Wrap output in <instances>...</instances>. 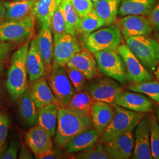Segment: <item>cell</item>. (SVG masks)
Returning a JSON list of instances; mask_svg holds the SVG:
<instances>
[{
	"label": "cell",
	"mask_w": 159,
	"mask_h": 159,
	"mask_svg": "<svg viewBox=\"0 0 159 159\" xmlns=\"http://www.w3.org/2000/svg\"><path fill=\"white\" fill-rule=\"evenodd\" d=\"M4 70V64L3 63H2L1 61H0V74H1L3 71Z\"/></svg>",
	"instance_id": "obj_47"
},
{
	"label": "cell",
	"mask_w": 159,
	"mask_h": 159,
	"mask_svg": "<svg viewBox=\"0 0 159 159\" xmlns=\"http://www.w3.org/2000/svg\"><path fill=\"white\" fill-rule=\"evenodd\" d=\"M99 70L122 84L127 81L124 61L117 50H106L94 53Z\"/></svg>",
	"instance_id": "obj_7"
},
{
	"label": "cell",
	"mask_w": 159,
	"mask_h": 159,
	"mask_svg": "<svg viewBox=\"0 0 159 159\" xmlns=\"http://www.w3.org/2000/svg\"><path fill=\"white\" fill-rule=\"evenodd\" d=\"M136 142L132 159H153L150 138V121L142 118L136 126Z\"/></svg>",
	"instance_id": "obj_14"
},
{
	"label": "cell",
	"mask_w": 159,
	"mask_h": 159,
	"mask_svg": "<svg viewBox=\"0 0 159 159\" xmlns=\"http://www.w3.org/2000/svg\"><path fill=\"white\" fill-rule=\"evenodd\" d=\"M127 45L144 67L154 71L159 62V43L146 36H133L126 39Z\"/></svg>",
	"instance_id": "obj_4"
},
{
	"label": "cell",
	"mask_w": 159,
	"mask_h": 159,
	"mask_svg": "<svg viewBox=\"0 0 159 159\" xmlns=\"http://www.w3.org/2000/svg\"><path fill=\"white\" fill-rule=\"evenodd\" d=\"M68 78L74 87L75 90L82 91L85 85V78L84 75L80 71L75 68H70L64 66Z\"/></svg>",
	"instance_id": "obj_36"
},
{
	"label": "cell",
	"mask_w": 159,
	"mask_h": 159,
	"mask_svg": "<svg viewBox=\"0 0 159 159\" xmlns=\"http://www.w3.org/2000/svg\"><path fill=\"white\" fill-rule=\"evenodd\" d=\"M30 44V41L27 40L26 43L13 54L11 63L7 72L5 84L13 102L18 100L27 87L28 72L26 61Z\"/></svg>",
	"instance_id": "obj_2"
},
{
	"label": "cell",
	"mask_w": 159,
	"mask_h": 159,
	"mask_svg": "<svg viewBox=\"0 0 159 159\" xmlns=\"http://www.w3.org/2000/svg\"><path fill=\"white\" fill-rule=\"evenodd\" d=\"M115 115V110L111 104L94 101L90 113L93 127L102 133L110 124Z\"/></svg>",
	"instance_id": "obj_19"
},
{
	"label": "cell",
	"mask_w": 159,
	"mask_h": 159,
	"mask_svg": "<svg viewBox=\"0 0 159 159\" xmlns=\"http://www.w3.org/2000/svg\"><path fill=\"white\" fill-rule=\"evenodd\" d=\"M49 84L57 100L58 107H67L75 92L74 87L68 78L66 69L53 63L50 70Z\"/></svg>",
	"instance_id": "obj_6"
},
{
	"label": "cell",
	"mask_w": 159,
	"mask_h": 159,
	"mask_svg": "<svg viewBox=\"0 0 159 159\" xmlns=\"http://www.w3.org/2000/svg\"><path fill=\"white\" fill-rule=\"evenodd\" d=\"M11 48L10 42L0 41V61L5 60L8 56Z\"/></svg>",
	"instance_id": "obj_41"
},
{
	"label": "cell",
	"mask_w": 159,
	"mask_h": 159,
	"mask_svg": "<svg viewBox=\"0 0 159 159\" xmlns=\"http://www.w3.org/2000/svg\"><path fill=\"white\" fill-rule=\"evenodd\" d=\"M59 107L56 104L51 103L39 109L37 124L48 131L51 137L55 136L57 128Z\"/></svg>",
	"instance_id": "obj_25"
},
{
	"label": "cell",
	"mask_w": 159,
	"mask_h": 159,
	"mask_svg": "<svg viewBox=\"0 0 159 159\" xmlns=\"http://www.w3.org/2000/svg\"><path fill=\"white\" fill-rule=\"evenodd\" d=\"M93 127L90 116L74 113L67 107H60L54 143L57 148H63L80 133Z\"/></svg>",
	"instance_id": "obj_1"
},
{
	"label": "cell",
	"mask_w": 159,
	"mask_h": 159,
	"mask_svg": "<svg viewBox=\"0 0 159 159\" xmlns=\"http://www.w3.org/2000/svg\"><path fill=\"white\" fill-rule=\"evenodd\" d=\"M66 66L79 70L87 79L96 78L99 75V69L94 56L87 48L75 54Z\"/></svg>",
	"instance_id": "obj_15"
},
{
	"label": "cell",
	"mask_w": 159,
	"mask_h": 159,
	"mask_svg": "<svg viewBox=\"0 0 159 159\" xmlns=\"http://www.w3.org/2000/svg\"><path fill=\"white\" fill-rule=\"evenodd\" d=\"M94 101L88 91H77L74 93L67 107L77 114L90 116L91 106Z\"/></svg>",
	"instance_id": "obj_28"
},
{
	"label": "cell",
	"mask_w": 159,
	"mask_h": 159,
	"mask_svg": "<svg viewBox=\"0 0 159 159\" xmlns=\"http://www.w3.org/2000/svg\"><path fill=\"white\" fill-rule=\"evenodd\" d=\"M157 40H158V42H159V34L158 35H157Z\"/></svg>",
	"instance_id": "obj_50"
},
{
	"label": "cell",
	"mask_w": 159,
	"mask_h": 159,
	"mask_svg": "<svg viewBox=\"0 0 159 159\" xmlns=\"http://www.w3.org/2000/svg\"><path fill=\"white\" fill-rule=\"evenodd\" d=\"M106 25L105 23L97 15L93 8L84 16L81 17V34L88 35Z\"/></svg>",
	"instance_id": "obj_31"
},
{
	"label": "cell",
	"mask_w": 159,
	"mask_h": 159,
	"mask_svg": "<svg viewBox=\"0 0 159 159\" xmlns=\"http://www.w3.org/2000/svg\"><path fill=\"white\" fill-rule=\"evenodd\" d=\"M75 159H110L104 144L100 143L95 144L91 148L74 156Z\"/></svg>",
	"instance_id": "obj_34"
},
{
	"label": "cell",
	"mask_w": 159,
	"mask_h": 159,
	"mask_svg": "<svg viewBox=\"0 0 159 159\" xmlns=\"http://www.w3.org/2000/svg\"><path fill=\"white\" fill-rule=\"evenodd\" d=\"M50 27L54 34V37L67 33L66 21L61 1L57 6L51 17Z\"/></svg>",
	"instance_id": "obj_33"
},
{
	"label": "cell",
	"mask_w": 159,
	"mask_h": 159,
	"mask_svg": "<svg viewBox=\"0 0 159 159\" xmlns=\"http://www.w3.org/2000/svg\"><path fill=\"white\" fill-rule=\"evenodd\" d=\"M53 63L66 66L75 54L82 50L75 35L66 33L54 37Z\"/></svg>",
	"instance_id": "obj_10"
},
{
	"label": "cell",
	"mask_w": 159,
	"mask_h": 159,
	"mask_svg": "<svg viewBox=\"0 0 159 159\" xmlns=\"http://www.w3.org/2000/svg\"><path fill=\"white\" fill-rule=\"evenodd\" d=\"M61 4L66 21L67 33L73 35L81 34V18L74 10L70 0H61Z\"/></svg>",
	"instance_id": "obj_29"
},
{
	"label": "cell",
	"mask_w": 159,
	"mask_h": 159,
	"mask_svg": "<svg viewBox=\"0 0 159 159\" xmlns=\"http://www.w3.org/2000/svg\"><path fill=\"white\" fill-rule=\"evenodd\" d=\"M155 74H156V77H157V79L159 80V62L157 66V67L155 70Z\"/></svg>",
	"instance_id": "obj_45"
},
{
	"label": "cell",
	"mask_w": 159,
	"mask_h": 159,
	"mask_svg": "<svg viewBox=\"0 0 159 159\" xmlns=\"http://www.w3.org/2000/svg\"><path fill=\"white\" fill-rule=\"evenodd\" d=\"M6 8L3 4L0 3V24L2 23L3 18L5 17Z\"/></svg>",
	"instance_id": "obj_44"
},
{
	"label": "cell",
	"mask_w": 159,
	"mask_h": 159,
	"mask_svg": "<svg viewBox=\"0 0 159 159\" xmlns=\"http://www.w3.org/2000/svg\"><path fill=\"white\" fill-rule=\"evenodd\" d=\"M20 99L19 113L21 119L29 127L34 125L37 119L38 111L31 96L30 89H26Z\"/></svg>",
	"instance_id": "obj_27"
},
{
	"label": "cell",
	"mask_w": 159,
	"mask_h": 159,
	"mask_svg": "<svg viewBox=\"0 0 159 159\" xmlns=\"http://www.w3.org/2000/svg\"><path fill=\"white\" fill-rule=\"evenodd\" d=\"M25 144L37 159L52 148L51 136L48 131L37 125L31 127L25 137Z\"/></svg>",
	"instance_id": "obj_13"
},
{
	"label": "cell",
	"mask_w": 159,
	"mask_h": 159,
	"mask_svg": "<svg viewBox=\"0 0 159 159\" xmlns=\"http://www.w3.org/2000/svg\"><path fill=\"white\" fill-rule=\"evenodd\" d=\"M35 17L33 13L23 20L1 23L0 41L17 43L29 40L34 33Z\"/></svg>",
	"instance_id": "obj_8"
},
{
	"label": "cell",
	"mask_w": 159,
	"mask_h": 159,
	"mask_svg": "<svg viewBox=\"0 0 159 159\" xmlns=\"http://www.w3.org/2000/svg\"><path fill=\"white\" fill-rule=\"evenodd\" d=\"M61 0H37L34 7L35 17L41 24L50 25L51 17Z\"/></svg>",
	"instance_id": "obj_30"
},
{
	"label": "cell",
	"mask_w": 159,
	"mask_h": 159,
	"mask_svg": "<svg viewBox=\"0 0 159 159\" xmlns=\"http://www.w3.org/2000/svg\"><path fill=\"white\" fill-rule=\"evenodd\" d=\"M32 153H33L32 152L29 148V147L26 146V144H23L21 147V150L19 156V159H33Z\"/></svg>",
	"instance_id": "obj_43"
},
{
	"label": "cell",
	"mask_w": 159,
	"mask_h": 159,
	"mask_svg": "<svg viewBox=\"0 0 159 159\" xmlns=\"http://www.w3.org/2000/svg\"><path fill=\"white\" fill-rule=\"evenodd\" d=\"M41 28L37 36L39 49L43 59L46 70H51L53 60L54 43L52 32L50 24H41Z\"/></svg>",
	"instance_id": "obj_20"
},
{
	"label": "cell",
	"mask_w": 159,
	"mask_h": 159,
	"mask_svg": "<svg viewBox=\"0 0 159 159\" xmlns=\"http://www.w3.org/2000/svg\"><path fill=\"white\" fill-rule=\"evenodd\" d=\"M115 110V115L111 121L102 131L100 142L103 144L133 130L143 117L142 113L136 112L111 103Z\"/></svg>",
	"instance_id": "obj_3"
},
{
	"label": "cell",
	"mask_w": 159,
	"mask_h": 159,
	"mask_svg": "<svg viewBox=\"0 0 159 159\" xmlns=\"http://www.w3.org/2000/svg\"><path fill=\"white\" fill-rule=\"evenodd\" d=\"M117 51L125 63L128 81L133 83H138L153 79L152 75L140 63L127 44H120Z\"/></svg>",
	"instance_id": "obj_9"
},
{
	"label": "cell",
	"mask_w": 159,
	"mask_h": 159,
	"mask_svg": "<svg viewBox=\"0 0 159 159\" xmlns=\"http://www.w3.org/2000/svg\"><path fill=\"white\" fill-rule=\"evenodd\" d=\"M129 90L136 93H143L155 102H159V83L157 81H144L134 83Z\"/></svg>",
	"instance_id": "obj_32"
},
{
	"label": "cell",
	"mask_w": 159,
	"mask_h": 159,
	"mask_svg": "<svg viewBox=\"0 0 159 159\" xmlns=\"http://www.w3.org/2000/svg\"><path fill=\"white\" fill-rule=\"evenodd\" d=\"M121 1V0H98L93 4V8L106 25H109L116 19Z\"/></svg>",
	"instance_id": "obj_26"
},
{
	"label": "cell",
	"mask_w": 159,
	"mask_h": 159,
	"mask_svg": "<svg viewBox=\"0 0 159 159\" xmlns=\"http://www.w3.org/2000/svg\"><path fill=\"white\" fill-rule=\"evenodd\" d=\"M30 89L31 98L38 109L51 103H55L57 105L56 98L43 77L33 82Z\"/></svg>",
	"instance_id": "obj_21"
},
{
	"label": "cell",
	"mask_w": 159,
	"mask_h": 159,
	"mask_svg": "<svg viewBox=\"0 0 159 159\" xmlns=\"http://www.w3.org/2000/svg\"><path fill=\"white\" fill-rule=\"evenodd\" d=\"M61 157V154L58 151L51 148L46 153L44 154L41 156H40L39 159H59Z\"/></svg>",
	"instance_id": "obj_42"
},
{
	"label": "cell",
	"mask_w": 159,
	"mask_h": 159,
	"mask_svg": "<svg viewBox=\"0 0 159 159\" xmlns=\"http://www.w3.org/2000/svg\"><path fill=\"white\" fill-rule=\"evenodd\" d=\"M37 0L18 1L6 2L3 4L6 8L5 17L7 20H20L34 12Z\"/></svg>",
	"instance_id": "obj_23"
},
{
	"label": "cell",
	"mask_w": 159,
	"mask_h": 159,
	"mask_svg": "<svg viewBox=\"0 0 159 159\" xmlns=\"http://www.w3.org/2000/svg\"><path fill=\"white\" fill-rule=\"evenodd\" d=\"M2 96H3V89H2V85H1V83L0 82V102L2 100Z\"/></svg>",
	"instance_id": "obj_46"
},
{
	"label": "cell",
	"mask_w": 159,
	"mask_h": 159,
	"mask_svg": "<svg viewBox=\"0 0 159 159\" xmlns=\"http://www.w3.org/2000/svg\"><path fill=\"white\" fill-rule=\"evenodd\" d=\"M10 120L4 111H0V153L4 151L6 139L8 136Z\"/></svg>",
	"instance_id": "obj_37"
},
{
	"label": "cell",
	"mask_w": 159,
	"mask_h": 159,
	"mask_svg": "<svg viewBox=\"0 0 159 159\" xmlns=\"http://www.w3.org/2000/svg\"><path fill=\"white\" fill-rule=\"evenodd\" d=\"M125 39L133 36H147L153 27L148 18L143 15H128L121 19L118 24Z\"/></svg>",
	"instance_id": "obj_12"
},
{
	"label": "cell",
	"mask_w": 159,
	"mask_h": 159,
	"mask_svg": "<svg viewBox=\"0 0 159 159\" xmlns=\"http://www.w3.org/2000/svg\"><path fill=\"white\" fill-rule=\"evenodd\" d=\"M26 66L29 80L31 83L43 77L45 74L46 67L39 49L37 37L30 41Z\"/></svg>",
	"instance_id": "obj_18"
},
{
	"label": "cell",
	"mask_w": 159,
	"mask_h": 159,
	"mask_svg": "<svg viewBox=\"0 0 159 159\" xmlns=\"http://www.w3.org/2000/svg\"><path fill=\"white\" fill-rule=\"evenodd\" d=\"M156 0H121L118 14L121 17L128 15H146L153 10Z\"/></svg>",
	"instance_id": "obj_24"
},
{
	"label": "cell",
	"mask_w": 159,
	"mask_h": 159,
	"mask_svg": "<svg viewBox=\"0 0 159 159\" xmlns=\"http://www.w3.org/2000/svg\"><path fill=\"white\" fill-rule=\"evenodd\" d=\"M19 146L18 143L16 140L12 141L10 146L6 151V152L2 154L1 159H16L17 158Z\"/></svg>",
	"instance_id": "obj_39"
},
{
	"label": "cell",
	"mask_w": 159,
	"mask_h": 159,
	"mask_svg": "<svg viewBox=\"0 0 159 159\" xmlns=\"http://www.w3.org/2000/svg\"><path fill=\"white\" fill-rule=\"evenodd\" d=\"M94 101L113 103L117 96L123 91L122 87L114 80L104 78L91 83L87 88Z\"/></svg>",
	"instance_id": "obj_11"
},
{
	"label": "cell",
	"mask_w": 159,
	"mask_h": 159,
	"mask_svg": "<svg viewBox=\"0 0 159 159\" xmlns=\"http://www.w3.org/2000/svg\"><path fill=\"white\" fill-rule=\"evenodd\" d=\"M157 119H158L159 123V110H158L157 111Z\"/></svg>",
	"instance_id": "obj_48"
},
{
	"label": "cell",
	"mask_w": 159,
	"mask_h": 159,
	"mask_svg": "<svg viewBox=\"0 0 159 159\" xmlns=\"http://www.w3.org/2000/svg\"><path fill=\"white\" fill-rule=\"evenodd\" d=\"M20 1H32V0H20Z\"/></svg>",
	"instance_id": "obj_52"
},
{
	"label": "cell",
	"mask_w": 159,
	"mask_h": 159,
	"mask_svg": "<svg viewBox=\"0 0 159 159\" xmlns=\"http://www.w3.org/2000/svg\"><path fill=\"white\" fill-rule=\"evenodd\" d=\"M100 132L94 127H91L75 137L67 143L64 148L68 153L84 151L94 146L100 139Z\"/></svg>",
	"instance_id": "obj_22"
},
{
	"label": "cell",
	"mask_w": 159,
	"mask_h": 159,
	"mask_svg": "<svg viewBox=\"0 0 159 159\" xmlns=\"http://www.w3.org/2000/svg\"><path fill=\"white\" fill-rule=\"evenodd\" d=\"M113 103L136 112L146 113L153 107V102L142 94L122 91L116 97Z\"/></svg>",
	"instance_id": "obj_16"
},
{
	"label": "cell",
	"mask_w": 159,
	"mask_h": 159,
	"mask_svg": "<svg viewBox=\"0 0 159 159\" xmlns=\"http://www.w3.org/2000/svg\"><path fill=\"white\" fill-rule=\"evenodd\" d=\"M70 1L80 18L90 11L93 8L91 0H70Z\"/></svg>",
	"instance_id": "obj_38"
},
{
	"label": "cell",
	"mask_w": 159,
	"mask_h": 159,
	"mask_svg": "<svg viewBox=\"0 0 159 159\" xmlns=\"http://www.w3.org/2000/svg\"><path fill=\"white\" fill-rule=\"evenodd\" d=\"M1 157H2V154L0 153V159H1Z\"/></svg>",
	"instance_id": "obj_51"
},
{
	"label": "cell",
	"mask_w": 159,
	"mask_h": 159,
	"mask_svg": "<svg viewBox=\"0 0 159 159\" xmlns=\"http://www.w3.org/2000/svg\"><path fill=\"white\" fill-rule=\"evenodd\" d=\"M121 41L118 25H113L98 30L86 37L85 48L93 54L98 51L117 50Z\"/></svg>",
	"instance_id": "obj_5"
},
{
	"label": "cell",
	"mask_w": 159,
	"mask_h": 159,
	"mask_svg": "<svg viewBox=\"0 0 159 159\" xmlns=\"http://www.w3.org/2000/svg\"><path fill=\"white\" fill-rule=\"evenodd\" d=\"M148 19L153 29L159 31V2L148 14Z\"/></svg>",
	"instance_id": "obj_40"
},
{
	"label": "cell",
	"mask_w": 159,
	"mask_h": 159,
	"mask_svg": "<svg viewBox=\"0 0 159 159\" xmlns=\"http://www.w3.org/2000/svg\"><path fill=\"white\" fill-rule=\"evenodd\" d=\"M91 1H93V2H96V1H97L98 0H91Z\"/></svg>",
	"instance_id": "obj_49"
},
{
	"label": "cell",
	"mask_w": 159,
	"mask_h": 159,
	"mask_svg": "<svg viewBox=\"0 0 159 159\" xmlns=\"http://www.w3.org/2000/svg\"><path fill=\"white\" fill-rule=\"evenodd\" d=\"M132 131H129L104 144L110 159L130 158L134 143Z\"/></svg>",
	"instance_id": "obj_17"
},
{
	"label": "cell",
	"mask_w": 159,
	"mask_h": 159,
	"mask_svg": "<svg viewBox=\"0 0 159 159\" xmlns=\"http://www.w3.org/2000/svg\"><path fill=\"white\" fill-rule=\"evenodd\" d=\"M150 121V148L153 159H159V124L153 116Z\"/></svg>",
	"instance_id": "obj_35"
}]
</instances>
